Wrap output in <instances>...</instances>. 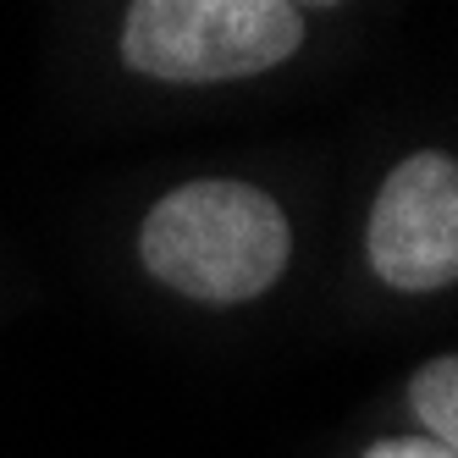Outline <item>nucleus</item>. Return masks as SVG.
<instances>
[{
  "label": "nucleus",
  "instance_id": "f257e3e1",
  "mask_svg": "<svg viewBox=\"0 0 458 458\" xmlns=\"http://www.w3.org/2000/svg\"><path fill=\"white\" fill-rule=\"evenodd\" d=\"M287 249L293 233L276 199L233 177L172 188L139 233L144 271L199 304H243L266 293L287 266Z\"/></svg>",
  "mask_w": 458,
  "mask_h": 458
},
{
  "label": "nucleus",
  "instance_id": "f03ea898",
  "mask_svg": "<svg viewBox=\"0 0 458 458\" xmlns=\"http://www.w3.org/2000/svg\"><path fill=\"white\" fill-rule=\"evenodd\" d=\"M299 39L304 22L287 0H133L122 55L160 83H226L271 72Z\"/></svg>",
  "mask_w": 458,
  "mask_h": 458
},
{
  "label": "nucleus",
  "instance_id": "7ed1b4c3",
  "mask_svg": "<svg viewBox=\"0 0 458 458\" xmlns=\"http://www.w3.org/2000/svg\"><path fill=\"white\" fill-rule=\"evenodd\" d=\"M370 266L398 293H437L458 282V160L409 155L392 166L370 210Z\"/></svg>",
  "mask_w": 458,
  "mask_h": 458
},
{
  "label": "nucleus",
  "instance_id": "20e7f679",
  "mask_svg": "<svg viewBox=\"0 0 458 458\" xmlns=\"http://www.w3.org/2000/svg\"><path fill=\"white\" fill-rule=\"evenodd\" d=\"M409 403H414L420 425L431 431V442H442L458 458V353L431 359V365L409 381Z\"/></svg>",
  "mask_w": 458,
  "mask_h": 458
},
{
  "label": "nucleus",
  "instance_id": "39448f33",
  "mask_svg": "<svg viewBox=\"0 0 458 458\" xmlns=\"http://www.w3.org/2000/svg\"><path fill=\"white\" fill-rule=\"evenodd\" d=\"M365 458H453L442 442H431V437H386V442H376Z\"/></svg>",
  "mask_w": 458,
  "mask_h": 458
},
{
  "label": "nucleus",
  "instance_id": "423d86ee",
  "mask_svg": "<svg viewBox=\"0 0 458 458\" xmlns=\"http://www.w3.org/2000/svg\"><path fill=\"white\" fill-rule=\"evenodd\" d=\"M287 6H293V0H287ZM304 6H337V0H304Z\"/></svg>",
  "mask_w": 458,
  "mask_h": 458
}]
</instances>
